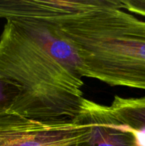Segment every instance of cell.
I'll return each instance as SVG.
<instances>
[{
	"label": "cell",
	"instance_id": "cell-1",
	"mask_svg": "<svg viewBox=\"0 0 145 146\" xmlns=\"http://www.w3.org/2000/svg\"><path fill=\"white\" fill-rule=\"evenodd\" d=\"M11 15L55 25L76 52L82 78L145 90V21L121 0H16Z\"/></svg>",
	"mask_w": 145,
	"mask_h": 146
},
{
	"label": "cell",
	"instance_id": "cell-2",
	"mask_svg": "<svg viewBox=\"0 0 145 146\" xmlns=\"http://www.w3.org/2000/svg\"><path fill=\"white\" fill-rule=\"evenodd\" d=\"M0 77L18 88L11 110L41 121H73L85 98L82 78L11 21L0 37Z\"/></svg>",
	"mask_w": 145,
	"mask_h": 146
},
{
	"label": "cell",
	"instance_id": "cell-3",
	"mask_svg": "<svg viewBox=\"0 0 145 146\" xmlns=\"http://www.w3.org/2000/svg\"><path fill=\"white\" fill-rule=\"evenodd\" d=\"M88 134L75 121H41L11 110L0 113V146H80Z\"/></svg>",
	"mask_w": 145,
	"mask_h": 146
},
{
	"label": "cell",
	"instance_id": "cell-4",
	"mask_svg": "<svg viewBox=\"0 0 145 146\" xmlns=\"http://www.w3.org/2000/svg\"><path fill=\"white\" fill-rule=\"evenodd\" d=\"M73 121L85 125L88 131V138L80 146H137L133 135L119 124L109 106L85 98Z\"/></svg>",
	"mask_w": 145,
	"mask_h": 146
},
{
	"label": "cell",
	"instance_id": "cell-5",
	"mask_svg": "<svg viewBox=\"0 0 145 146\" xmlns=\"http://www.w3.org/2000/svg\"><path fill=\"white\" fill-rule=\"evenodd\" d=\"M109 108L126 131H145V96L124 98L115 96Z\"/></svg>",
	"mask_w": 145,
	"mask_h": 146
},
{
	"label": "cell",
	"instance_id": "cell-6",
	"mask_svg": "<svg viewBox=\"0 0 145 146\" xmlns=\"http://www.w3.org/2000/svg\"><path fill=\"white\" fill-rule=\"evenodd\" d=\"M18 93L14 84L0 77V113L11 110Z\"/></svg>",
	"mask_w": 145,
	"mask_h": 146
},
{
	"label": "cell",
	"instance_id": "cell-7",
	"mask_svg": "<svg viewBox=\"0 0 145 146\" xmlns=\"http://www.w3.org/2000/svg\"><path fill=\"white\" fill-rule=\"evenodd\" d=\"M125 11L145 17V0H121Z\"/></svg>",
	"mask_w": 145,
	"mask_h": 146
},
{
	"label": "cell",
	"instance_id": "cell-8",
	"mask_svg": "<svg viewBox=\"0 0 145 146\" xmlns=\"http://www.w3.org/2000/svg\"><path fill=\"white\" fill-rule=\"evenodd\" d=\"M128 132H129V131H128ZM129 133L133 135L136 145L145 146V131H130Z\"/></svg>",
	"mask_w": 145,
	"mask_h": 146
}]
</instances>
